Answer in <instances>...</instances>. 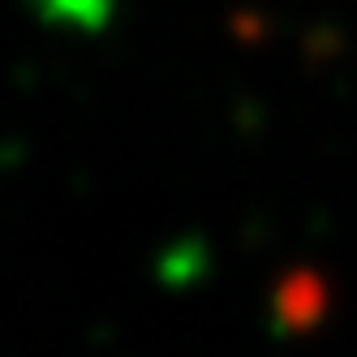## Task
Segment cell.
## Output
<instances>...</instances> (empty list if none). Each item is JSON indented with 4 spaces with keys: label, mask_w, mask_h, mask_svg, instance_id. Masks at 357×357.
<instances>
[{
    "label": "cell",
    "mask_w": 357,
    "mask_h": 357,
    "mask_svg": "<svg viewBox=\"0 0 357 357\" xmlns=\"http://www.w3.org/2000/svg\"><path fill=\"white\" fill-rule=\"evenodd\" d=\"M39 9L47 22H61V26L99 31L112 13V0H39Z\"/></svg>",
    "instance_id": "obj_2"
},
{
    "label": "cell",
    "mask_w": 357,
    "mask_h": 357,
    "mask_svg": "<svg viewBox=\"0 0 357 357\" xmlns=\"http://www.w3.org/2000/svg\"><path fill=\"white\" fill-rule=\"evenodd\" d=\"M323 314H327V284H323L319 271L297 267V271H289L284 280H280V289H275V319H280V327L305 331V327H314Z\"/></svg>",
    "instance_id": "obj_1"
}]
</instances>
